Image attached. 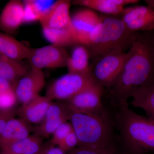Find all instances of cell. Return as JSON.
<instances>
[{
    "instance_id": "1",
    "label": "cell",
    "mask_w": 154,
    "mask_h": 154,
    "mask_svg": "<svg viewBox=\"0 0 154 154\" xmlns=\"http://www.w3.org/2000/svg\"><path fill=\"white\" fill-rule=\"evenodd\" d=\"M152 32H138L127 53L121 72L105 91L103 101L105 104L128 102L136 90L154 83V40Z\"/></svg>"
},
{
    "instance_id": "2",
    "label": "cell",
    "mask_w": 154,
    "mask_h": 154,
    "mask_svg": "<svg viewBox=\"0 0 154 154\" xmlns=\"http://www.w3.org/2000/svg\"><path fill=\"white\" fill-rule=\"evenodd\" d=\"M125 154H154V121L136 113L128 102L105 105Z\"/></svg>"
},
{
    "instance_id": "3",
    "label": "cell",
    "mask_w": 154,
    "mask_h": 154,
    "mask_svg": "<svg viewBox=\"0 0 154 154\" xmlns=\"http://www.w3.org/2000/svg\"><path fill=\"white\" fill-rule=\"evenodd\" d=\"M137 33L128 30L118 16L102 15L84 45L91 59L110 52H125L131 47Z\"/></svg>"
},
{
    "instance_id": "4",
    "label": "cell",
    "mask_w": 154,
    "mask_h": 154,
    "mask_svg": "<svg viewBox=\"0 0 154 154\" xmlns=\"http://www.w3.org/2000/svg\"><path fill=\"white\" fill-rule=\"evenodd\" d=\"M69 121L78 138V146L95 148L120 146L107 112L90 114L72 110Z\"/></svg>"
},
{
    "instance_id": "5",
    "label": "cell",
    "mask_w": 154,
    "mask_h": 154,
    "mask_svg": "<svg viewBox=\"0 0 154 154\" xmlns=\"http://www.w3.org/2000/svg\"><path fill=\"white\" fill-rule=\"evenodd\" d=\"M126 55L124 52H112L92 59L90 72L96 84L108 90L121 72Z\"/></svg>"
},
{
    "instance_id": "6",
    "label": "cell",
    "mask_w": 154,
    "mask_h": 154,
    "mask_svg": "<svg viewBox=\"0 0 154 154\" xmlns=\"http://www.w3.org/2000/svg\"><path fill=\"white\" fill-rule=\"evenodd\" d=\"M96 85H98L91 73H68L56 80L49 86L45 96L52 100L66 101L84 90Z\"/></svg>"
},
{
    "instance_id": "7",
    "label": "cell",
    "mask_w": 154,
    "mask_h": 154,
    "mask_svg": "<svg viewBox=\"0 0 154 154\" xmlns=\"http://www.w3.org/2000/svg\"><path fill=\"white\" fill-rule=\"evenodd\" d=\"M69 56L65 48L51 44L31 49L27 60L31 69L42 70L66 67Z\"/></svg>"
},
{
    "instance_id": "8",
    "label": "cell",
    "mask_w": 154,
    "mask_h": 154,
    "mask_svg": "<svg viewBox=\"0 0 154 154\" xmlns=\"http://www.w3.org/2000/svg\"><path fill=\"white\" fill-rule=\"evenodd\" d=\"M105 90L96 85L84 90L66 101L73 111L90 114H105L107 110L103 101Z\"/></svg>"
},
{
    "instance_id": "9",
    "label": "cell",
    "mask_w": 154,
    "mask_h": 154,
    "mask_svg": "<svg viewBox=\"0 0 154 154\" xmlns=\"http://www.w3.org/2000/svg\"><path fill=\"white\" fill-rule=\"evenodd\" d=\"M128 30L135 32L154 30V9L149 6H136L123 9L118 15Z\"/></svg>"
},
{
    "instance_id": "10",
    "label": "cell",
    "mask_w": 154,
    "mask_h": 154,
    "mask_svg": "<svg viewBox=\"0 0 154 154\" xmlns=\"http://www.w3.org/2000/svg\"><path fill=\"white\" fill-rule=\"evenodd\" d=\"M72 112L65 102H52L42 121L33 128L34 134L41 137L52 134L61 125L69 121Z\"/></svg>"
},
{
    "instance_id": "11",
    "label": "cell",
    "mask_w": 154,
    "mask_h": 154,
    "mask_svg": "<svg viewBox=\"0 0 154 154\" xmlns=\"http://www.w3.org/2000/svg\"><path fill=\"white\" fill-rule=\"evenodd\" d=\"M45 85V78L42 70L31 69L27 74L14 85L17 101L23 105L39 95Z\"/></svg>"
},
{
    "instance_id": "12",
    "label": "cell",
    "mask_w": 154,
    "mask_h": 154,
    "mask_svg": "<svg viewBox=\"0 0 154 154\" xmlns=\"http://www.w3.org/2000/svg\"><path fill=\"white\" fill-rule=\"evenodd\" d=\"M71 19L78 42L85 45L90 33L100 22V16L91 9H85L75 12Z\"/></svg>"
},
{
    "instance_id": "13",
    "label": "cell",
    "mask_w": 154,
    "mask_h": 154,
    "mask_svg": "<svg viewBox=\"0 0 154 154\" xmlns=\"http://www.w3.org/2000/svg\"><path fill=\"white\" fill-rule=\"evenodd\" d=\"M71 3L68 0L56 1L49 13L39 20L42 28L74 29L69 15Z\"/></svg>"
},
{
    "instance_id": "14",
    "label": "cell",
    "mask_w": 154,
    "mask_h": 154,
    "mask_svg": "<svg viewBox=\"0 0 154 154\" xmlns=\"http://www.w3.org/2000/svg\"><path fill=\"white\" fill-rule=\"evenodd\" d=\"M53 100L47 96L38 95L30 102L22 105L17 114L30 124H39L43 120Z\"/></svg>"
},
{
    "instance_id": "15",
    "label": "cell",
    "mask_w": 154,
    "mask_h": 154,
    "mask_svg": "<svg viewBox=\"0 0 154 154\" xmlns=\"http://www.w3.org/2000/svg\"><path fill=\"white\" fill-rule=\"evenodd\" d=\"M23 2L11 0L7 3L0 15V29L7 33H13L24 23Z\"/></svg>"
},
{
    "instance_id": "16",
    "label": "cell",
    "mask_w": 154,
    "mask_h": 154,
    "mask_svg": "<svg viewBox=\"0 0 154 154\" xmlns=\"http://www.w3.org/2000/svg\"><path fill=\"white\" fill-rule=\"evenodd\" d=\"M33 130L31 124L22 119H11L0 134V148L28 137Z\"/></svg>"
},
{
    "instance_id": "17",
    "label": "cell",
    "mask_w": 154,
    "mask_h": 154,
    "mask_svg": "<svg viewBox=\"0 0 154 154\" xmlns=\"http://www.w3.org/2000/svg\"><path fill=\"white\" fill-rule=\"evenodd\" d=\"M139 2L137 0H75L71 2L96 10L105 15L118 16L123 11L125 6Z\"/></svg>"
},
{
    "instance_id": "18",
    "label": "cell",
    "mask_w": 154,
    "mask_h": 154,
    "mask_svg": "<svg viewBox=\"0 0 154 154\" xmlns=\"http://www.w3.org/2000/svg\"><path fill=\"white\" fill-rule=\"evenodd\" d=\"M30 69L29 65L22 60L12 59L0 54V78L14 85Z\"/></svg>"
},
{
    "instance_id": "19",
    "label": "cell",
    "mask_w": 154,
    "mask_h": 154,
    "mask_svg": "<svg viewBox=\"0 0 154 154\" xmlns=\"http://www.w3.org/2000/svg\"><path fill=\"white\" fill-rule=\"evenodd\" d=\"M31 48L18 41L13 36L0 33V54L12 59H27Z\"/></svg>"
},
{
    "instance_id": "20",
    "label": "cell",
    "mask_w": 154,
    "mask_h": 154,
    "mask_svg": "<svg viewBox=\"0 0 154 154\" xmlns=\"http://www.w3.org/2000/svg\"><path fill=\"white\" fill-rule=\"evenodd\" d=\"M42 137L34 134L1 147L2 154H36L42 147Z\"/></svg>"
},
{
    "instance_id": "21",
    "label": "cell",
    "mask_w": 154,
    "mask_h": 154,
    "mask_svg": "<svg viewBox=\"0 0 154 154\" xmlns=\"http://www.w3.org/2000/svg\"><path fill=\"white\" fill-rule=\"evenodd\" d=\"M74 46L67 64L68 73H91L89 64L91 57L88 48L81 44L76 45Z\"/></svg>"
},
{
    "instance_id": "22",
    "label": "cell",
    "mask_w": 154,
    "mask_h": 154,
    "mask_svg": "<svg viewBox=\"0 0 154 154\" xmlns=\"http://www.w3.org/2000/svg\"><path fill=\"white\" fill-rule=\"evenodd\" d=\"M131 97L132 106L143 110L147 117L154 121V83L136 90Z\"/></svg>"
},
{
    "instance_id": "23",
    "label": "cell",
    "mask_w": 154,
    "mask_h": 154,
    "mask_svg": "<svg viewBox=\"0 0 154 154\" xmlns=\"http://www.w3.org/2000/svg\"><path fill=\"white\" fill-rule=\"evenodd\" d=\"M42 32L45 39L56 46L65 48L68 46L79 44L74 29L43 28Z\"/></svg>"
},
{
    "instance_id": "24",
    "label": "cell",
    "mask_w": 154,
    "mask_h": 154,
    "mask_svg": "<svg viewBox=\"0 0 154 154\" xmlns=\"http://www.w3.org/2000/svg\"><path fill=\"white\" fill-rule=\"evenodd\" d=\"M67 154H125L120 146L108 148H95L78 146Z\"/></svg>"
},
{
    "instance_id": "25",
    "label": "cell",
    "mask_w": 154,
    "mask_h": 154,
    "mask_svg": "<svg viewBox=\"0 0 154 154\" xmlns=\"http://www.w3.org/2000/svg\"><path fill=\"white\" fill-rule=\"evenodd\" d=\"M38 21L45 17L51 11L56 1L47 0H28Z\"/></svg>"
},
{
    "instance_id": "26",
    "label": "cell",
    "mask_w": 154,
    "mask_h": 154,
    "mask_svg": "<svg viewBox=\"0 0 154 154\" xmlns=\"http://www.w3.org/2000/svg\"><path fill=\"white\" fill-rule=\"evenodd\" d=\"M73 130L70 122L68 121L63 123L53 133L51 143L57 146Z\"/></svg>"
},
{
    "instance_id": "27",
    "label": "cell",
    "mask_w": 154,
    "mask_h": 154,
    "mask_svg": "<svg viewBox=\"0 0 154 154\" xmlns=\"http://www.w3.org/2000/svg\"><path fill=\"white\" fill-rule=\"evenodd\" d=\"M79 145L78 138L73 130L57 146L66 153L71 151Z\"/></svg>"
},
{
    "instance_id": "28",
    "label": "cell",
    "mask_w": 154,
    "mask_h": 154,
    "mask_svg": "<svg viewBox=\"0 0 154 154\" xmlns=\"http://www.w3.org/2000/svg\"><path fill=\"white\" fill-rule=\"evenodd\" d=\"M16 113L17 110L14 108L9 109H0V134L8 121L14 118Z\"/></svg>"
},
{
    "instance_id": "29",
    "label": "cell",
    "mask_w": 154,
    "mask_h": 154,
    "mask_svg": "<svg viewBox=\"0 0 154 154\" xmlns=\"http://www.w3.org/2000/svg\"><path fill=\"white\" fill-rule=\"evenodd\" d=\"M14 91V84L0 78V103L6 96Z\"/></svg>"
},
{
    "instance_id": "30",
    "label": "cell",
    "mask_w": 154,
    "mask_h": 154,
    "mask_svg": "<svg viewBox=\"0 0 154 154\" xmlns=\"http://www.w3.org/2000/svg\"><path fill=\"white\" fill-rule=\"evenodd\" d=\"M23 2L24 6V23H31L38 21L28 0L24 1Z\"/></svg>"
},
{
    "instance_id": "31",
    "label": "cell",
    "mask_w": 154,
    "mask_h": 154,
    "mask_svg": "<svg viewBox=\"0 0 154 154\" xmlns=\"http://www.w3.org/2000/svg\"><path fill=\"white\" fill-rule=\"evenodd\" d=\"M45 154H66V152L58 146L53 145L52 144H48Z\"/></svg>"
},
{
    "instance_id": "32",
    "label": "cell",
    "mask_w": 154,
    "mask_h": 154,
    "mask_svg": "<svg viewBox=\"0 0 154 154\" xmlns=\"http://www.w3.org/2000/svg\"><path fill=\"white\" fill-rule=\"evenodd\" d=\"M48 145V144L42 146L41 149L39 152L36 154H45V152H46V149H47Z\"/></svg>"
},
{
    "instance_id": "33",
    "label": "cell",
    "mask_w": 154,
    "mask_h": 154,
    "mask_svg": "<svg viewBox=\"0 0 154 154\" xmlns=\"http://www.w3.org/2000/svg\"><path fill=\"white\" fill-rule=\"evenodd\" d=\"M144 2L147 5L150 6L154 9V0H146Z\"/></svg>"
},
{
    "instance_id": "34",
    "label": "cell",
    "mask_w": 154,
    "mask_h": 154,
    "mask_svg": "<svg viewBox=\"0 0 154 154\" xmlns=\"http://www.w3.org/2000/svg\"><path fill=\"white\" fill-rule=\"evenodd\" d=\"M152 33L153 36L154 40V30L152 31Z\"/></svg>"
},
{
    "instance_id": "35",
    "label": "cell",
    "mask_w": 154,
    "mask_h": 154,
    "mask_svg": "<svg viewBox=\"0 0 154 154\" xmlns=\"http://www.w3.org/2000/svg\"><path fill=\"white\" fill-rule=\"evenodd\" d=\"M154 154L150 153V154Z\"/></svg>"
}]
</instances>
